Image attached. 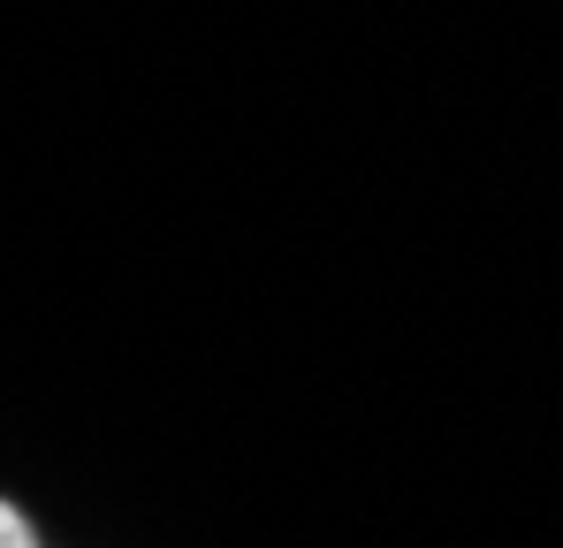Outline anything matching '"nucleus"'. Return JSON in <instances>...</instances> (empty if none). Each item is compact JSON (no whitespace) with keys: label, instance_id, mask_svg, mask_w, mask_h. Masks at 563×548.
<instances>
[{"label":"nucleus","instance_id":"nucleus-1","mask_svg":"<svg viewBox=\"0 0 563 548\" xmlns=\"http://www.w3.org/2000/svg\"><path fill=\"white\" fill-rule=\"evenodd\" d=\"M0 548H31V526H23V511H8V503H0Z\"/></svg>","mask_w":563,"mask_h":548}]
</instances>
